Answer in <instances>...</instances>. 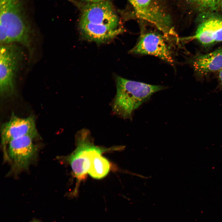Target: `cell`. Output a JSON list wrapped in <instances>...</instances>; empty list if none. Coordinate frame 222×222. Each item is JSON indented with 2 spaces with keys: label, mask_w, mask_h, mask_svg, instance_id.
<instances>
[{
  "label": "cell",
  "mask_w": 222,
  "mask_h": 222,
  "mask_svg": "<svg viewBox=\"0 0 222 222\" xmlns=\"http://www.w3.org/2000/svg\"><path fill=\"white\" fill-rule=\"evenodd\" d=\"M33 33L23 0H0V44L18 43L32 54Z\"/></svg>",
  "instance_id": "obj_1"
},
{
  "label": "cell",
  "mask_w": 222,
  "mask_h": 222,
  "mask_svg": "<svg viewBox=\"0 0 222 222\" xmlns=\"http://www.w3.org/2000/svg\"><path fill=\"white\" fill-rule=\"evenodd\" d=\"M116 94L111 103L114 113L124 119H132L133 111L148 101L154 93L166 89L165 86L148 84L115 77Z\"/></svg>",
  "instance_id": "obj_2"
},
{
  "label": "cell",
  "mask_w": 222,
  "mask_h": 222,
  "mask_svg": "<svg viewBox=\"0 0 222 222\" xmlns=\"http://www.w3.org/2000/svg\"><path fill=\"white\" fill-rule=\"evenodd\" d=\"M0 93L2 98L14 93L17 74L25 59L23 48L15 43L0 44Z\"/></svg>",
  "instance_id": "obj_3"
},
{
  "label": "cell",
  "mask_w": 222,
  "mask_h": 222,
  "mask_svg": "<svg viewBox=\"0 0 222 222\" xmlns=\"http://www.w3.org/2000/svg\"><path fill=\"white\" fill-rule=\"evenodd\" d=\"M90 138L88 131L83 129L79 131L76 134V150L66 158L79 181L86 178L92 154L97 147L91 142Z\"/></svg>",
  "instance_id": "obj_4"
},
{
  "label": "cell",
  "mask_w": 222,
  "mask_h": 222,
  "mask_svg": "<svg viewBox=\"0 0 222 222\" xmlns=\"http://www.w3.org/2000/svg\"><path fill=\"white\" fill-rule=\"evenodd\" d=\"M33 139L31 137L24 136L13 139L8 143L6 160L10 163L12 172L17 174L27 169L36 157L38 148Z\"/></svg>",
  "instance_id": "obj_5"
},
{
  "label": "cell",
  "mask_w": 222,
  "mask_h": 222,
  "mask_svg": "<svg viewBox=\"0 0 222 222\" xmlns=\"http://www.w3.org/2000/svg\"><path fill=\"white\" fill-rule=\"evenodd\" d=\"M163 35L153 31H141L138 42L129 51L134 54L152 55L173 65L174 59Z\"/></svg>",
  "instance_id": "obj_6"
},
{
  "label": "cell",
  "mask_w": 222,
  "mask_h": 222,
  "mask_svg": "<svg viewBox=\"0 0 222 222\" xmlns=\"http://www.w3.org/2000/svg\"><path fill=\"white\" fill-rule=\"evenodd\" d=\"M1 133V144L5 160L7 157V146L11 140L24 136H30L34 139L38 136L33 116L20 118L14 113L12 114L9 121L2 125Z\"/></svg>",
  "instance_id": "obj_7"
},
{
  "label": "cell",
  "mask_w": 222,
  "mask_h": 222,
  "mask_svg": "<svg viewBox=\"0 0 222 222\" xmlns=\"http://www.w3.org/2000/svg\"><path fill=\"white\" fill-rule=\"evenodd\" d=\"M79 22L113 28H122L114 8L108 0L85 5L81 10Z\"/></svg>",
  "instance_id": "obj_8"
},
{
  "label": "cell",
  "mask_w": 222,
  "mask_h": 222,
  "mask_svg": "<svg viewBox=\"0 0 222 222\" xmlns=\"http://www.w3.org/2000/svg\"><path fill=\"white\" fill-rule=\"evenodd\" d=\"M183 39H195L206 46L222 42V17L214 15L202 17L199 19L194 35L179 38V40Z\"/></svg>",
  "instance_id": "obj_9"
},
{
  "label": "cell",
  "mask_w": 222,
  "mask_h": 222,
  "mask_svg": "<svg viewBox=\"0 0 222 222\" xmlns=\"http://www.w3.org/2000/svg\"><path fill=\"white\" fill-rule=\"evenodd\" d=\"M195 75L204 77L222 69V47L207 54H198L191 61Z\"/></svg>",
  "instance_id": "obj_10"
},
{
  "label": "cell",
  "mask_w": 222,
  "mask_h": 222,
  "mask_svg": "<svg viewBox=\"0 0 222 222\" xmlns=\"http://www.w3.org/2000/svg\"><path fill=\"white\" fill-rule=\"evenodd\" d=\"M79 29L83 37L97 43L107 42L123 32L122 28H113L106 26H98L87 22H79Z\"/></svg>",
  "instance_id": "obj_11"
},
{
  "label": "cell",
  "mask_w": 222,
  "mask_h": 222,
  "mask_svg": "<svg viewBox=\"0 0 222 222\" xmlns=\"http://www.w3.org/2000/svg\"><path fill=\"white\" fill-rule=\"evenodd\" d=\"M108 149L98 147L94 150L90 161L88 173L92 178L101 179L108 173L110 165L109 161L101 155V154Z\"/></svg>",
  "instance_id": "obj_12"
},
{
  "label": "cell",
  "mask_w": 222,
  "mask_h": 222,
  "mask_svg": "<svg viewBox=\"0 0 222 222\" xmlns=\"http://www.w3.org/2000/svg\"><path fill=\"white\" fill-rule=\"evenodd\" d=\"M137 17L149 22L154 26L158 25L162 18V11L151 5L152 0H136Z\"/></svg>",
  "instance_id": "obj_13"
},
{
  "label": "cell",
  "mask_w": 222,
  "mask_h": 222,
  "mask_svg": "<svg viewBox=\"0 0 222 222\" xmlns=\"http://www.w3.org/2000/svg\"><path fill=\"white\" fill-rule=\"evenodd\" d=\"M221 0H196L195 4L200 7L214 9L220 4Z\"/></svg>",
  "instance_id": "obj_14"
},
{
  "label": "cell",
  "mask_w": 222,
  "mask_h": 222,
  "mask_svg": "<svg viewBox=\"0 0 222 222\" xmlns=\"http://www.w3.org/2000/svg\"><path fill=\"white\" fill-rule=\"evenodd\" d=\"M88 3H94L99 2L108 0H84Z\"/></svg>",
  "instance_id": "obj_15"
},
{
  "label": "cell",
  "mask_w": 222,
  "mask_h": 222,
  "mask_svg": "<svg viewBox=\"0 0 222 222\" xmlns=\"http://www.w3.org/2000/svg\"><path fill=\"white\" fill-rule=\"evenodd\" d=\"M218 77L220 84L222 86V69L219 71Z\"/></svg>",
  "instance_id": "obj_16"
},
{
  "label": "cell",
  "mask_w": 222,
  "mask_h": 222,
  "mask_svg": "<svg viewBox=\"0 0 222 222\" xmlns=\"http://www.w3.org/2000/svg\"><path fill=\"white\" fill-rule=\"evenodd\" d=\"M188 3L191 4H194L195 3L196 0H186Z\"/></svg>",
  "instance_id": "obj_17"
},
{
  "label": "cell",
  "mask_w": 222,
  "mask_h": 222,
  "mask_svg": "<svg viewBox=\"0 0 222 222\" xmlns=\"http://www.w3.org/2000/svg\"><path fill=\"white\" fill-rule=\"evenodd\" d=\"M220 4V5L222 9V0H221Z\"/></svg>",
  "instance_id": "obj_18"
},
{
  "label": "cell",
  "mask_w": 222,
  "mask_h": 222,
  "mask_svg": "<svg viewBox=\"0 0 222 222\" xmlns=\"http://www.w3.org/2000/svg\"><path fill=\"white\" fill-rule=\"evenodd\" d=\"M31 222H40L39 221L37 220H34Z\"/></svg>",
  "instance_id": "obj_19"
}]
</instances>
